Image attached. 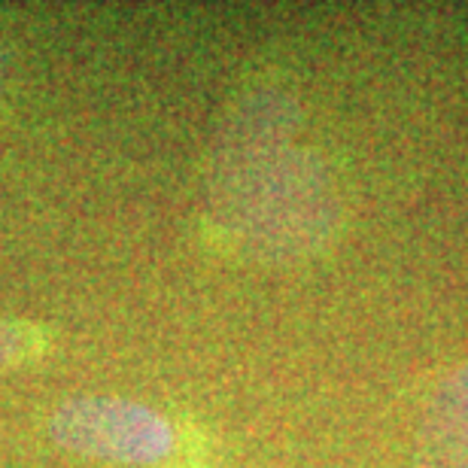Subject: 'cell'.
Returning a JSON list of instances; mask_svg holds the SVG:
<instances>
[{
	"label": "cell",
	"instance_id": "6da1fadb",
	"mask_svg": "<svg viewBox=\"0 0 468 468\" xmlns=\"http://www.w3.org/2000/svg\"><path fill=\"white\" fill-rule=\"evenodd\" d=\"M271 134L274 131H268V137L247 134L238 149L240 158L226 174L231 201H243V207L234 210V219L259 240H265V229H271L268 238L274 234L277 240H286L283 229H302L304 240H314L316 234L295 217L292 207L323 226L329 210L325 180L311 158H298V153H289Z\"/></svg>",
	"mask_w": 468,
	"mask_h": 468
},
{
	"label": "cell",
	"instance_id": "7a4b0ae2",
	"mask_svg": "<svg viewBox=\"0 0 468 468\" xmlns=\"http://www.w3.org/2000/svg\"><path fill=\"white\" fill-rule=\"evenodd\" d=\"M52 438L82 456L153 465L174 451V426L140 401L113 396L70 399L55 410Z\"/></svg>",
	"mask_w": 468,
	"mask_h": 468
},
{
	"label": "cell",
	"instance_id": "3957f363",
	"mask_svg": "<svg viewBox=\"0 0 468 468\" xmlns=\"http://www.w3.org/2000/svg\"><path fill=\"white\" fill-rule=\"evenodd\" d=\"M417 468H468V365L429 399L417 432Z\"/></svg>",
	"mask_w": 468,
	"mask_h": 468
},
{
	"label": "cell",
	"instance_id": "277c9868",
	"mask_svg": "<svg viewBox=\"0 0 468 468\" xmlns=\"http://www.w3.org/2000/svg\"><path fill=\"white\" fill-rule=\"evenodd\" d=\"M27 353V335L22 332V325L0 320V365L18 362Z\"/></svg>",
	"mask_w": 468,
	"mask_h": 468
},
{
	"label": "cell",
	"instance_id": "5b68a950",
	"mask_svg": "<svg viewBox=\"0 0 468 468\" xmlns=\"http://www.w3.org/2000/svg\"><path fill=\"white\" fill-rule=\"evenodd\" d=\"M0 82H4V73H0Z\"/></svg>",
	"mask_w": 468,
	"mask_h": 468
}]
</instances>
